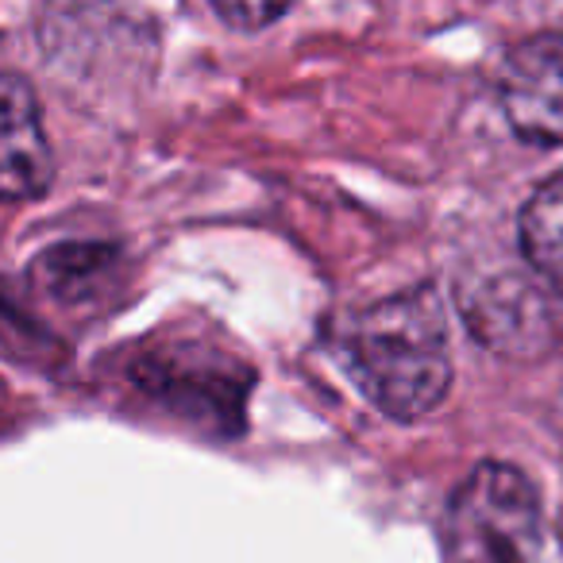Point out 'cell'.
<instances>
[{"label": "cell", "mask_w": 563, "mask_h": 563, "mask_svg": "<svg viewBox=\"0 0 563 563\" xmlns=\"http://www.w3.org/2000/svg\"><path fill=\"white\" fill-rule=\"evenodd\" d=\"M560 529H563V517H560Z\"/></svg>", "instance_id": "obj_8"}, {"label": "cell", "mask_w": 563, "mask_h": 563, "mask_svg": "<svg viewBox=\"0 0 563 563\" xmlns=\"http://www.w3.org/2000/svg\"><path fill=\"white\" fill-rule=\"evenodd\" d=\"M294 0H212V9L220 12V20L243 32H255V27L274 24L278 16H286Z\"/></svg>", "instance_id": "obj_7"}, {"label": "cell", "mask_w": 563, "mask_h": 563, "mask_svg": "<svg viewBox=\"0 0 563 563\" xmlns=\"http://www.w3.org/2000/svg\"><path fill=\"white\" fill-rule=\"evenodd\" d=\"M517 235H521V251L532 271L555 294H563V174L544 181L525 201L521 220H517Z\"/></svg>", "instance_id": "obj_5"}, {"label": "cell", "mask_w": 563, "mask_h": 563, "mask_svg": "<svg viewBox=\"0 0 563 563\" xmlns=\"http://www.w3.org/2000/svg\"><path fill=\"white\" fill-rule=\"evenodd\" d=\"M352 375L378 413L421 421L452 390V344L432 286L371 306L352 332Z\"/></svg>", "instance_id": "obj_1"}, {"label": "cell", "mask_w": 563, "mask_h": 563, "mask_svg": "<svg viewBox=\"0 0 563 563\" xmlns=\"http://www.w3.org/2000/svg\"><path fill=\"white\" fill-rule=\"evenodd\" d=\"M498 101L525 143L563 147V32L517 43L498 74Z\"/></svg>", "instance_id": "obj_2"}, {"label": "cell", "mask_w": 563, "mask_h": 563, "mask_svg": "<svg viewBox=\"0 0 563 563\" xmlns=\"http://www.w3.org/2000/svg\"><path fill=\"white\" fill-rule=\"evenodd\" d=\"M467 329L490 352L506 360H537L555 344V321L544 298L517 274L483 278L471 294H463Z\"/></svg>", "instance_id": "obj_3"}, {"label": "cell", "mask_w": 563, "mask_h": 563, "mask_svg": "<svg viewBox=\"0 0 563 563\" xmlns=\"http://www.w3.org/2000/svg\"><path fill=\"white\" fill-rule=\"evenodd\" d=\"M55 178L43 109L32 81L0 74V201H35Z\"/></svg>", "instance_id": "obj_4"}, {"label": "cell", "mask_w": 563, "mask_h": 563, "mask_svg": "<svg viewBox=\"0 0 563 563\" xmlns=\"http://www.w3.org/2000/svg\"><path fill=\"white\" fill-rule=\"evenodd\" d=\"M112 266H117V251L112 247L70 243V247L47 251L35 263V282L58 301H89L112 278Z\"/></svg>", "instance_id": "obj_6"}]
</instances>
